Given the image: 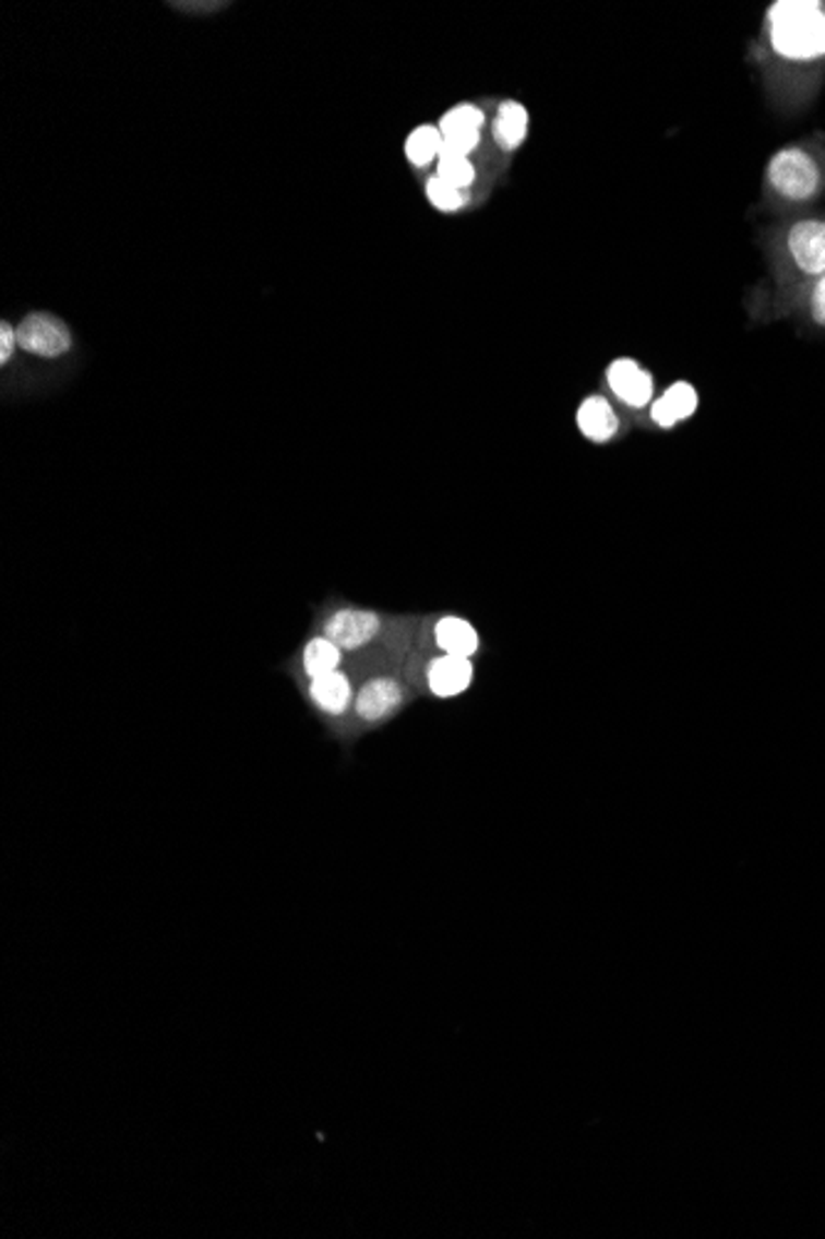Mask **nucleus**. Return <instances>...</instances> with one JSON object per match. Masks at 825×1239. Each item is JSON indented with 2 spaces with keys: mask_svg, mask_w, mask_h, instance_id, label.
Returning a JSON list of instances; mask_svg holds the SVG:
<instances>
[{
  "mask_svg": "<svg viewBox=\"0 0 825 1239\" xmlns=\"http://www.w3.org/2000/svg\"><path fill=\"white\" fill-rule=\"evenodd\" d=\"M772 43L778 55L791 60H813L825 55V8L805 0L776 3L768 13Z\"/></svg>",
  "mask_w": 825,
  "mask_h": 1239,
  "instance_id": "obj_1",
  "label": "nucleus"
},
{
  "mask_svg": "<svg viewBox=\"0 0 825 1239\" xmlns=\"http://www.w3.org/2000/svg\"><path fill=\"white\" fill-rule=\"evenodd\" d=\"M768 181L791 201H803L818 191L821 174L813 158L801 148H786L768 164Z\"/></svg>",
  "mask_w": 825,
  "mask_h": 1239,
  "instance_id": "obj_2",
  "label": "nucleus"
},
{
  "mask_svg": "<svg viewBox=\"0 0 825 1239\" xmlns=\"http://www.w3.org/2000/svg\"><path fill=\"white\" fill-rule=\"evenodd\" d=\"M15 334H17V347L45 359L62 357V354L72 347L70 330L64 327V322L58 320L55 314H45V312L27 314L15 327Z\"/></svg>",
  "mask_w": 825,
  "mask_h": 1239,
  "instance_id": "obj_3",
  "label": "nucleus"
},
{
  "mask_svg": "<svg viewBox=\"0 0 825 1239\" xmlns=\"http://www.w3.org/2000/svg\"><path fill=\"white\" fill-rule=\"evenodd\" d=\"M482 127H485V115L477 107L461 105L450 109L438 124L440 134H443V148L453 154L470 156L477 144H480Z\"/></svg>",
  "mask_w": 825,
  "mask_h": 1239,
  "instance_id": "obj_4",
  "label": "nucleus"
},
{
  "mask_svg": "<svg viewBox=\"0 0 825 1239\" xmlns=\"http://www.w3.org/2000/svg\"><path fill=\"white\" fill-rule=\"evenodd\" d=\"M381 621L376 613L361 609H344L334 613L326 623V639L339 648H359L379 633Z\"/></svg>",
  "mask_w": 825,
  "mask_h": 1239,
  "instance_id": "obj_5",
  "label": "nucleus"
},
{
  "mask_svg": "<svg viewBox=\"0 0 825 1239\" xmlns=\"http://www.w3.org/2000/svg\"><path fill=\"white\" fill-rule=\"evenodd\" d=\"M608 384L623 404L633 408L648 406L653 398V377L633 359H615L608 369Z\"/></svg>",
  "mask_w": 825,
  "mask_h": 1239,
  "instance_id": "obj_6",
  "label": "nucleus"
},
{
  "mask_svg": "<svg viewBox=\"0 0 825 1239\" xmlns=\"http://www.w3.org/2000/svg\"><path fill=\"white\" fill-rule=\"evenodd\" d=\"M789 248L803 273L818 275L825 273V223L803 221L793 226L789 236Z\"/></svg>",
  "mask_w": 825,
  "mask_h": 1239,
  "instance_id": "obj_7",
  "label": "nucleus"
},
{
  "mask_svg": "<svg viewBox=\"0 0 825 1239\" xmlns=\"http://www.w3.org/2000/svg\"><path fill=\"white\" fill-rule=\"evenodd\" d=\"M470 683H473L470 658L443 654L428 668V686L438 698L461 695L470 688Z\"/></svg>",
  "mask_w": 825,
  "mask_h": 1239,
  "instance_id": "obj_8",
  "label": "nucleus"
},
{
  "mask_svg": "<svg viewBox=\"0 0 825 1239\" xmlns=\"http://www.w3.org/2000/svg\"><path fill=\"white\" fill-rule=\"evenodd\" d=\"M403 701V691L396 681L391 678H376V681L366 683L361 688L359 698H356V711L363 720H383L391 715Z\"/></svg>",
  "mask_w": 825,
  "mask_h": 1239,
  "instance_id": "obj_9",
  "label": "nucleus"
},
{
  "mask_svg": "<svg viewBox=\"0 0 825 1239\" xmlns=\"http://www.w3.org/2000/svg\"><path fill=\"white\" fill-rule=\"evenodd\" d=\"M576 424L578 431L594 443L611 441V438L618 433V416L613 412V406L608 404L603 396L586 398L576 414Z\"/></svg>",
  "mask_w": 825,
  "mask_h": 1239,
  "instance_id": "obj_10",
  "label": "nucleus"
},
{
  "mask_svg": "<svg viewBox=\"0 0 825 1239\" xmlns=\"http://www.w3.org/2000/svg\"><path fill=\"white\" fill-rule=\"evenodd\" d=\"M697 404H700L697 391L692 389L687 381H680V384L670 386L662 394V398H658V402L653 404V408H650L653 421L662 426V428H670L678 421H682V418H690L692 414H695Z\"/></svg>",
  "mask_w": 825,
  "mask_h": 1239,
  "instance_id": "obj_11",
  "label": "nucleus"
},
{
  "mask_svg": "<svg viewBox=\"0 0 825 1239\" xmlns=\"http://www.w3.org/2000/svg\"><path fill=\"white\" fill-rule=\"evenodd\" d=\"M435 641L438 646L443 648V654L461 656V658H473L477 646H480V639H477L473 623L457 617H445L438 623Z\"/></svg>",
  "mask_w": 825,
  "mask_h": 1239,
  "instance_id": "obj_12",
  "label": "nucleus"
},
{
  "mask_svg": "<svg viewBox=\"0 0 825 1239\" xmlns=\"http://www.w3.org/2000/svg\"><path fill=\"white\" fill-rule=\"evenodd\" d=\"M529 129V115L519 102H504L497 111L492 134L502 148H517Z\"/></svg>",
  "mask_w": 825,
  "mask_h": 1239,
  "instance_id": "obj_13",
  "label": "nucleus"
},
{
  "mask_svg": "<svg viewBox=\"0 0 825 1239\" xmlns=\"http://www.w3.org/2000/svg\"><path fill=\"white\" fill-rule=\"evenodd\" d=\"M309 693H312V701L319 707H322V711L336 715V713H344L346 705H349V701H351V683L344 674L334 670V674L312 678V688H309Z\"/></svg>",
  "mask_w": 825,
  "mask_h": 1239,
  "instance_id": "obj_14",
  "label": "nucleus"
},
{
  "mask_svg": "<svg viewBox=\"0 0 825 1239\" xmlns=\"http://www.w3.org/2000/svg\"><path fill=\"white\" fill-rule=\"evenodd\" d=\"M443 152V134L438 127L423 124L406 139V156L412 166H428Z\"/></svg>",
  "mask_w": 825,
  "mask_h": 1239,
  "instance_id": "obj_15",
  "label": "nucleus"
},
{
  "mask_svg": "<svg viewBox=\"0 0 825 1239\" xmlns=\"http://www.w3.org/2000/svg\"><path fill=\"white\" fill-rule=\"evenodd\" d=\"M339 660H342V648L326 636L309 641L304 648V670L309 678L334 674V670L339 668Z\"/></svg>",
  "mask_w": 825,
  "mask_h": 1239,
  "instance_id": "obj_16",
  "label": "nucleus"
},
{
  "mask_svg": "<svg viewBox=\"0 0 825 1239\" xmlns=\"http://www.w3.org/2000/svg\"><path fill=\"white\" fill-rule=\"evenodd\" d=\"M438 179H443L445 183L455 186L457 191L467 189V186L475 183V166L470 162V156H463V154H453V152H440L438 156Z\"/></svg>",
  "mask_w": 825,
  "mask_h": 1239,
  "instance_id": "obj_17",
  "label": "nucleus"
},
{
  "mask_svg": "<svg viewBox=\"0 0 825 1239\" xmlns=\"http://www.w3.org/2000/svg\"><path fill=\"white\" fill-rule=\"evenodd\" d=\"M426 195H428V201L433 203V206H435L438 211H443V213H453V211H457V209H461L463 203H465L463 191H457L455 186L445 183L443 179H438V176H433V179H428V183H426Z\"/></svg>",
  "mask_w": 825,
  "mask_h": 1239,
  "instance_id": "obj_18",
  "label": "nucleus"
},
{
  "mask_svg": "<svg viewBox=\"0 0 825 1239\" xmlns=\"http://www.w3.org/2000/svg\"><path fill=\"white\" fill-rule=\"evenodd\" d=\"M15 347H17V334L11 324L3 322L0 324V361H3V365L13 357Z\"/></svg>",
  "mask_w": 825,
  "mask_h": 1239,
  "instance_id": "obj_19",
  "label": "nucleus"
},
{
  "mask_svg": "<svg viewBox=\"0 0 825 1239\" xmlns=\"http://www.w3.org/2000/svg\"><path fill=\"white\" fill-rule=\"evenodd\" d=\"M813 317H815V322L825 327V277L821 279L818 287H815V293H813Z\"/></svg>",
  "mask_w": 825,
  "mask_h": 1239,
  "instance_id": "obj_20",
  "label": "nucleus"
}]
</instances>
